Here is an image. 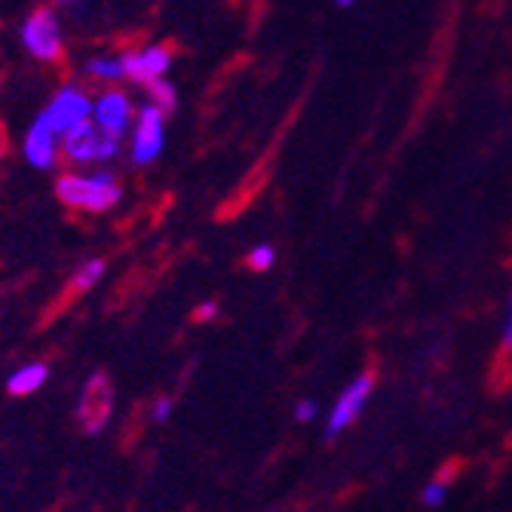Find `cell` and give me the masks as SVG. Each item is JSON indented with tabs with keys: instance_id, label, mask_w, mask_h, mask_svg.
<instances>
[{
	"instance_id": "6da1fadb",
	"label": "cell",
	"mask_w": 512,
	"mask_h": 512,
	"mask_svg": "<svg viewBox=\"0 0 512 512\" xmlns=\"http://www.w3.org/2000/svg\"><path fill=\"white\" fill-rule=\"evenodd\" d=\"M56 197L74 212L102 215L123 200V184L111 169H68L56 178Z\"/></svg>"
},
{
	"instance_id": "7a4b0ae2",
	"label": "cell",
	"mask_w": 512,
	"mask_h": 512,
	"mask_svg": "<svg viewBox=\"0 0 512 512\" xmlns=\"http://www.w3.org/2000/svg\"><path fill=\"white\" fill-rule=\"evenodd\" d=\"M19 37H22V46L28 50V56L37 59V62L56 65L65 56V31H62V22H59L56 10H50V7L31 10L25 16V22H22Z\"/></svg>"
},
{
	"instance_id": "3957f363",
	"label": "cell",
	"mask_w": 512,
	"mask_h": 512,
	"mask_svg": "<svg viewBox=\"0 0 512 512\" xmlns=\"http://www.w3.org/2000/svg\"><path fill=\"white\" fill-rule=\"evenodd\" d=\"M114 384L105 371H92L77 396V424L86 436H99L114 417Z\"/></svg>"
},
{
	"instance_id": "277c9868",
	"label": "cell",
	"mask_w": 512,
	"mask_h": 512,
	"mask_svg": "<svg viewBox=\"0 0 512 512\" xmlns=\"http://www.w3.org/2000/svg\"><path fill=\"white\" fill-rule=\"evenodd\" d=\"M117 154H120V142H114V138L102 135L96 126H92V120L83 123V126H77V129H71L62 138V160L71 169L102 166V163H111Z\"/></svg>"
},
{
	"instance_id": "5b68a950",
	"label": "cell",
	"mask_w": 512,
	"mask_h": 512,
	"mask_svg": "<svg viewBox=\"0 0 512 512\" xmlns=\"http://www.w3.org/2000/svg\"><path fill=\"white\" fill-rule=\"evenodd\" d=\"M166 148V114L154 105L135 108V123L129 129V160L135 166H151Z\"/></svg>"
},
{
	"instance_id": "8992f818",
	"label": "cell",
	"mask_w": 512,
	"mask_h": 512,
	"mask_svg": "<svg viewBox=\"0 0 512 512\" xmlns=\"http://www.w3.org/2000/svg\"><path fill=\"white\" fill-rule=\"evenodd\" d=\"M40 117L50 123V129L56 135L65 138L71 129H77V126L92 120V96L83 86H77V83L59 86L56 96L50 99V105L40 111Z\"/></svg>"
},
{
	"instance_id": "52a82bcc",
	"label": "cell",
	"mask_w": 512,
	"mask_h": 512,
	"mask_svg": "<svg viewBox=\"0 0 512 512\" xmlns=\"http://www.w3.org/2000/svg\"><path fill=\"white\" fill-rule=\"evenodd\" d=\"M132 123H135V105L123 89L108 86L105 92H99V96L92 99V126L102 135L114 138V142H123V135H129Z\"/></svg>"
},
{
	"instance_id": "ba28073f",
	"label": "cell",
	"mask_w": 512,
	"mask_h": 512,
	"mask_svg": "<svg viewBox=\"0 0 512 512\" xmlns=\"http://www.w3.org/2000/svg\"><path fill=\"white\" fill-rule=\"evenodd\" d=\"M123 59V77L132 83L151 86L157 80H166L172 68V46L166 43H145V46H132V50L120 53Z\"/></svg>"
},
{
	"instance_id": "9c48e42d",
	"label": "cell",
	"mask_w": 512,
	"mask_h": 512,
	"mask_svg": "<svg viewBox=\"0 0 512 512\" xmlns=\"http://www.w3.org/2000/svg\"><path fill=\"white\" fill-rule=\"evenodd\" d=\"M22 157H25L34 169H40V172L56 169L59 160H62V135H56V132L50 129V123H46L40 114H37V117L31 120V126L25 129V138H22Z\"/></svg>"
},
{
	"instance_id": "30bf717a",
	"label": "cell",
	"mask_w": 512,
	"mask_h": 512,
	"mask_svg": "<svg viewBox=\"0 0 512 512\" xmlns=\"http://www.w3.org/2000/svg\"><path fill=\"white\" fill-rule=\"evenodd\" d=\"M371 375H359L350 387H344V393L338 396V402H335V408L329 411V424H325V436H338L344 427H350L353 424V417L362 411V405H365V399L371 396Z\"/></svg>"
},
{
	"instance_id": "8fae6325",
	"label": "cell",
	"mask_w": 512,
	"mask_h": 512,
	"mask_svg": "<svg viewBox=\"0 0 512 512\" xmlns=\"http://www.w3.org/2000/svg\"><path fill=\"white\" fill-rule=\"evenodd\" d=\"M46 378H50V368H46V362H25L7 378V390L13 396H31L46 384Z\"/></svg>"
},
{
	"instance_id": "7c38bea8",
	"label": "cell",
	"mask_w": 512,
	"mask_h": 512,
	"mask_svg": "<svg viewBox=\"0 0 512 512\" xmlns=\"http://www.w3.org/2000/svg\"><path fill=\"white\" fill-rule=\"evenodd\" d=\"M86 74L92 80H102V83H117V80H126L123 77V59L114 56V53H102V56H92L86 62Z\"/></svg>"
},
{
	"instance_id": "4fadbf2b",
	"label": "cell",
	"mask_w": 512,
	"mask_h": 512,
	"mask_svg": "<svg viewBox=\"0 0 512 512\" xmlns=\"http://www.w3.org/2000/svg\"><path fill=\"white\" fill-rule=\"evenodd\" d=\"M105 273H108L105 258H89V261H83L74 270V276H71V292H89V289H96L102 283Z\"/></svg>"
},
{
	"instance_id": "5bb4252c",
	"label": "cell",
	"mask_w": 512,
	"mask_h": 512,
	"mask_svg": "<svg viewBox=\"0 0 512 512\" xmlns=\"http://www.w3.org/2000/svg\"><path fill=\"white\" fill-rule=\"evenodd\" d=\"M148 105L160 108L163 114L175 111V105H178V92H175V86H172L169 80L151 83V86H148Z\"/></svg>"
},
{
	"instance_id": "9a60e30c",
	"label": "cell",
	"mask_w": 512,
	"mask_h": 512,
	"mask_svg": "<svg viewBox=\"0 0 512 512\" xmlns=\"http://www.w3.org/2000/svg\"><path fill=\"white\" fill-rule=\"evenodd\" d=\"M273 261H276V249H273V246H255V249L249 252V258H246V264H249L252 270H270Z\"/></svg>"
},
{
	"instance_id": "2e32d148",
	"label": "cell",
	"mask_w": 512,
	"mask_h": 512,
	"mask_svg": "<svg viewBox=\"0 0 512 512\" xmlns=\"http://www.w3.org/2000/svg\"><path fill=\"white\" fill-rule=\"evenodd\" d=\"M172 417V396H160L151 402V421L154 424H166Z\"/></svg>"
},
{
	"instance_id": "e0dca14e",
	"label": "cell",
	"mask_w": 512,
	"mask_h": 512,
	"mask_svg": "<svg viewBox=\"0 0 512 512\" xmlns=\"http://www.w3.org/2000/svg\"><path fill=\"white\" fill-rule=\"evenodd\" d=\"M448 497V488L436 479V482H430L427 488H424V494H421V500L427 503V506H439L442 500Z\"/></svg>"
},
{
	"instance_id": "ac0fdd59",
	"label": "cell",
	"mask_w": 512,
	"mask_h": 512,
	"mask_svg": "<svg viewBox=\"0 0 512 512\" xmlns=\"http://www.w3.org/2000/svg\"><path fill=\"white\" fill-rule=\"evenodd\" d=\"M313 417H316V402H310V399H301V402L295 405V421L307 424V421H313Z\"/></svg>"
},
{
	"instance_id": "d6986e66",
	"label": "cell",
	"mask_w": 512,
	"mask_h": 512,
	"mask_svg": "<svg viewBox=\"0 0 512 512\" xmlns=\"http://www.w3.org/2000/svg\"><path fill=\"white\" fill-rule=\"evenodd\" d=\"M215 313H218V304H215V301H203V304H197L194 319H197V322H209Z\"/></svg>"
},
{
	"instance_id": "ffe728a7",
	"label": "cell",
	"mask_w": 512,
	"mask_h": 512,
	"mask_svg": "<svg viewBox=\"0 0 512 512\" xmlns=\"http://www.w3.org/2000/svg\"><path fill=\"white\" fill-rule=\"evenodd\" d=\"M7 151H10V142H7V129L0 126V163L7 160Z\"/></svg>"
}]
</instances>
